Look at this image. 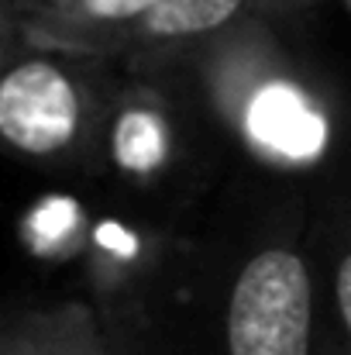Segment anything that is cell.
<instances>
[{
    "label": "cell",
    "mask_w": 351,
    "mask_h": 355,
    "mask_svg": "<svg viewBox=\"0 0 351 355\" xmlns=\"http://www.w3.org/2000/svg\"><path fill=\"white\" fill-rule=\"evenodd\" d=\"M97 211L76 193H42L17 214V241L42 266H80Z\"/></svg>",
    "instance_id": "30bf717a"
},
{
    "label": "cell",
    "mask_w": 351,
    "mask_h": 355,
    "mask_svg": "<svg viewBox=\"0 0 351 355\" xmlns=\"http://www.w3.org/2000/svg\"><path fill=\"white\" fill-rule=\"evenodd\" d=\"M341 3H345V7H348V10H351V0H341Z\"/></svg>",
    "instance_id": "9a60e30c"
},
{
    "label": "cell",
    "mask_w": 351,
    "mask_h": 355,
    "mask_svg": "<svg viewBox=\"0 0 351 355\" xmlns=\"http://www.w3.org/2000/svg\"><path fill=\"white\" fill-rule=\"evenodd\" d=\"M255 14V0H159L124 38L117 66L141 73Z\"/></svg>",
    "instance_id": "ba28073f"
},
{
    "label": "cell",
    "mask_w": 351,
    "mask_h": 355,
    "mask_svg": "<svg viewBox=\"0 0 351 355\" xmlns=\"http://www.w3.org/2000/svg\"><path fill=\"white\" fill-rule=\"evenodd\" d=\"M310 190L289 187L207 266L200 355H317Z\"/></svg>",
    "instance_id": "3957f363"
},
{
    "label": "cell",
    "mask_w": 351,
    "mask_h": 355,
    "mask_svg": "<svg viewBox=\"0 0 351 355\" xmlns=\"http://www.w3.org/2000/svg\"><path fill=\"white\" fill-rule=\"evenodd\" d=\"M255 14H265L272 21H282V17L300 14V0H255Z\"/></svg>",
    "instance_id": "7c38bea8"
},
{
    "label": "cell",
    "mask_w": 351,
    "mask_h": 355,
    "mask_svg": "<svg viewBox=\"0 0 351 355\" xmlns=\"http://www.w3.org/2000/svg\"><path fill=\"white\" fill-rule=\"evenodd\" d=\"M10 3H14V7H21V3H28V0H10Z\"/></svg>",
    "instance_id": "5bb4252c"
},
{
    "label": "cell",
    "mask_w": 351,
    "mask_h": 355,
    "mask_svg": "<svg viewBox=\"0 0 351 355\" xmlns=\"http://www.w3.org/2000/svg\"><path fill=\"white\" fill-rule=\"evenodd\" d=\"M200 131H210L193 104L162 76L120 69L104 138L97 176L148 200V211L183 200L197 187L204 166ZM172 218V214H169Z\"/></svg>",
    "instance_id": "5b68a950"
},
{
    "label": "cell",
    "mask_w": 351,
    "mask_h": 355,
    "mask_svg": "<svg viewBox=\"0 0 351 355\" xmlns=\"http://www.w3.org/2000/svg\"><path fill=\"white\" fill-rule=\"evenodd\" d=\"M0 355H114L97 311L80 300L10 311L0 318Z\"/></svg>",
    "instance_id": "9c48e42d"
},
{
    "label": "cell",
    "mask_w": 351,
    "mask_h": 355,
    "mask_svg": "<svg viewBox=\"0 0 351 355\" xmlns=\"http://www.w3.org/2000/svg\"><path fill=\"white\" fill-rule=\"evenodd\" d=\"M24 42L21 35V14L10 0H0V66L14 55V49Z\"/></svg>",
    "instance_id": "8fae6325"
},
{
    "label": "cell",
    "mask_w": 351,
    "mask_h": 355,
    "mask_svg": "<svg viewBox=\"0 0 351 355\" xmlns=\"http://www.w3.org/2000/svg\"><path fill=\"white\" fill-rule=\"evenodd\" d=\"M210 252L176 218L145 207H104L80 262L87 304L114 355H183L197 338Z\"/></svg>",
    "instance_id": "7a4b0ae2"
},
{
    "label": "cell",
    "mask_w": 351,
    "mask_h": 355,
    "mask_svg": "<svg viewBox=\"0 0 351 355\" xmlns=\"http://www.w3.org/2000/svg\"><path fill=\"white\" fill-rule=\"evenodd\" d=\"M159 0H28L17 7L21 35L42 49L114 59L127 31Z\"/></svg>",
    "instance_id": "52a82bcc"
},
{
    "label": "cell",
    "mask_w": 351,
    "mask_h": 355,
    "mask_svg": "<svg viewBox=\"0 0 351 355\" xmlns=\"http://www.w3.org/2000/svg\"><path fill=\"white\" fill-rule=\"evenodd\" d=\"M310 262L317 290V355H351V193H310Z\"/></svg>",
    "instance_id": "8992f818"
},
{
    "label": "cell",
    "mask_w": 351,
    "mask_h": 355,
    "mask_svg": "<svg viewBox=\"0 0 351 355\" xmlns=\"http://www.w3.org/2000/svg\"><path fill=\"white\" fill-rule=\"evenodd\" d=\"M117 83L114 59L21 42L0 66V155L97 176Z\"/></svg>",
    "instance_id": "277c9868"
},
{
    "label": "cell",
    "mask_w": 351,
    "mask_h": 355,
    "mask_svg": "<svg viewBox=\"0 0 351 355\" xmlns=\"http://www.w3.org/2000/svg\"><path fill=\"white\" fill-rule=\"evenodd\" d=\"M317 3H324V0H300V10H310V7H317Z\"/></svg>",
    "instance_id": "4fadbf2b"
},
{
    "label": "cell",
    "mask_w": 351,
    "mask_h": 355,
    "mask_svg": "<svg viewBox=\"0 0 351 355\" xmlns=\"http://www.w3.org/2000/svg\"><path fill=\"white\" fill-rule=\"evenodd\" d=\"M141 73L179 87L210 135L276 183L321 180L341 159L348 124L338 90L265 14H248Z\"/></svg>",
    "instance_id": "6da1fadb"
}]
</instances>
